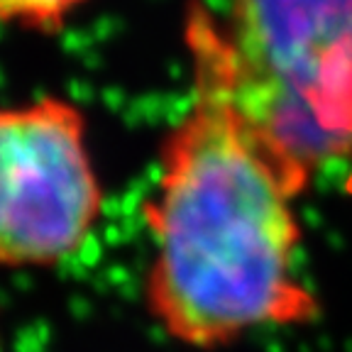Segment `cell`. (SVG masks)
I'll use <instances>...</instances> for the list:
<instances>
[{
  "mask_svg": "<svg viewBox=\"0 0 352 352\" xmlns=\"http://www.w3.org/2000/svg\"><path fill=\"white\" fill-rule=\"evenodd\" d=\"M191 94L160 144L144 204V301L171 340L218 350L262 328L306 325L318 301L298 274L296 201L311 176L274 147L237 96L218 12L188 0Z\"/></svg>",
  "mask_w": 352,
  "mask_h": 352,
  "instance_id": "6da1fadb",
  "label": "cell"
},
{
  "mask_svg": "<svg viewBox=\"0 0 352 352\" xmlns=\"http://www.w3.org/2000/svg\"><path fill=\"white\" fill-rule=\"evenodd\" d=\"M237 96L311 179L352 162V0H226Z\"/></svg>",
  "mask_w": 352,
  "mask_h": 352,
  "instance_id": "7a4b0ae2",
  "label": "cell"
},
{
  "mask_svg": "<svg viewBox=\"0 0 352 352\" xmlns=\"http://www.w3.org/2000/svg\"><path fill=\"white\" fill-rule=\"evenodd\" d=\"M103 186L88 120L64 96L0 108V267H54L94 235Z\"/></svg>",
  "mask_w": 352,
  "mask_h": 352,
  "instance_id": "3957f363",
  "label": "cell"
},
{
  "mask_svg": "<svg viewBox=\"0 0 352 352\" xmlns=\"http://www.w3.org/2000/svg\"><path fill=\"white\" fill-rule=\"evenodd\" d=\"M91 0H0V25L28 32H59Z\"/></svg>",
  "mask_w": 352,
  "mask_h": 352,
  "instance_id": "277c9868",
  "label": "cell"
}]
</instances>
